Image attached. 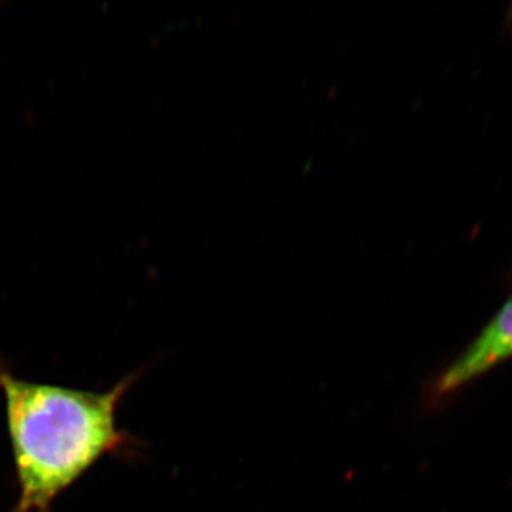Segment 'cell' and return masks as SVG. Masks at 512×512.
Returning <instances> with one entry per match:
<instances>
[{"instance_id":"cell-2","label":"cell","mask_w":512,"mask_h":512,"mask_svg":"<svg viewBox=\"0 0 512 512\" xmlns=\"http://www.w3.org/2000/svg\"><path fill=\"white\" fill-rule=\"evenodd\" d=\"M512 357V296L488 320L476 338L424 387L429 407L446 402L467 384L474 382Z\"/></svg>"},{"instance_id":"cell-1","label":"cell","mask_w":512,"mask_h":512,"mask_svg":"<svg viewBox=\"0 0 512 512\" xmlns=\"http://www.w3.org/2000/svg\"><path fill=\"white\" fill-rule=\"evenodd\" d=\"M140 377L104 392L22 379L0 359V392L15 467L10 512H53L57 498L107 456L136 457L144 446L117 424L121 402Z\"/></svg>"}]
</instances>
